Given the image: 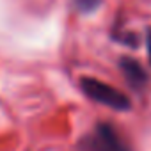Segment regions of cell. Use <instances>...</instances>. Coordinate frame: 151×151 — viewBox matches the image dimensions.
I'll use <instances>...</instances> for the list:
<instances>
[{
    "mask_svg": "<svg viewBox=\"0 0 151 151\" xmlns=\"http://www.w3.org/2000/svg\"><path fill=\"white\" fill-rule=\"evenodd\" d=\"M147 55H149V64H151V30L147 32Z\"/></svg>",
    "mask_w": 151,
    "mask_h": 151,
    "instance_id": "obj_5",
    "label": "cell"
},
{
    "mask_svg": "<svg viewBox=\"0 0 151 151\" xmlns=\"http://www.w3.org/2000/svg\"><path fill=\"white\" fill-rule=\"evenodd\" d=\"M73 4H75V7H77L80 13L89 14V13H93V11H96L100 7L101 0H73Z\"/></svg>",
    "mask_w": 151,
    "mask_h": 151,
    "instance_id": "obj_4",
    "label": "cell"
},
{
    "mask_svg": "<svg viewBox=\"0 0 151 151\" xmlns=\"http://www.w3.org/2000/svg\"><path fill=\"white\" fill-rule=\"evenodd\" d=\"M80 146L84 151H130L124 139L109 123L96 124V128L82 140Z\"/></svg>",
    "mask_w": 151,
    "mask_h": 151,
    "instance_id": "obj_2",
    "label": "cell"
},
{
    "mask_svg": "<svg viewBox=\"0 0 151 151\" xmlns=\"http://www.w3.org/2000/svg\"><path fill=\"white\" fill-rule=\"evenodd\" d=\"M119 68H121V71H123L124 80L130 84L132 89L142 91V89L147 86L149 77H147V73L144 71V68H142V64H140L139 60H135V59H132V57H123L121 62H119Z\"/></svg>",
    "mask_w": 151,
    "mask_h": 151,
    "instance_id": "obj_3",
    "label": "cell"
},
{
    "mask_svg": "<svg viewBox=\"0 0 151 151\" xmlns=\"http://www.w3.org/2000/svg\"><path fill=\"white\" fill-rule=\"evenodd\" d=\"M80 87L91 100H94L96 103H101L109 109H114L119 112L132 109V103L123 91H119V89H116V87H112V86H109L98 78L84 77L80 80Z\"/></svg>",
    "mask_w": 151,
    "mask_h": 151,
    "instance_id": "obj_1",
    "label": "cell"
}]
</instances>
